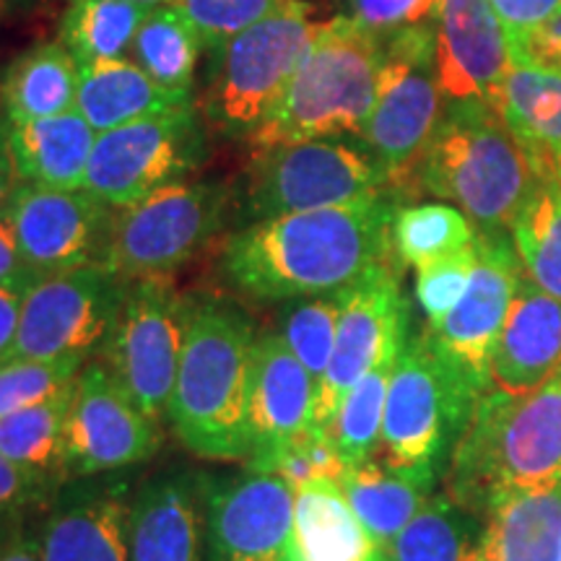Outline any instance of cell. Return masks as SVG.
Masks as SVG:
<instances>
[{"label":"cell","mask_w":561,"mask_h":561,"mask_svg":"<svg viewBox=\"0 0 561 561\" xmlns=\"http://www.w3.org/2000/svg\"><path fill=\"white\" fill-rule=\"evenodd\" d=\"M489 3L500 19L504 37H507L510 60L520 50L528 34L553 11L561 9V0H489Z\"/></svg>","instance_id":"obj_45"},{"label":"cell","mask_w":561,"mask_h":561,"mask_svg":"<svg viewBox=\"0 0 561 561\" xmlns=\"http://www.w3.org/2000/svg\"><path fill=\"white\" fill-rule=\"evenodd\" d=\"M434 68L445 107L500 112L512 66L504 30L489 0H442Z\"/></svg>","instance_id":"obj_20"},{"label":"cell","mask_w":561,"mask_h":561,"mask_svg":"<svg viewBox=\"0 0 561 561\" xmlns=\"http://www.w3.org/2000/svg\"><path fill=\"white\" fill-rule=\"evenodd\" d=\"M375 561H390V559H388V553H385V551L380 549V553H377V559H375Z\"/></svg>","instance_id":"obj_54"},{"label":"cell","mask_w":561,"mask_h":561,"mask_svg":"<svg viewBox=\"0 0 561 561\" xmlns=\"http://www.w3.org/2000/svg\"><path fill=\"white\" fill-rule=\"evenodd\" d=\"M405 341L409 339L392 343L380 359L371 364L367 375H362L359 382L346 392L339 411H335L328 434H331L335 450L341 453L348 468L362 466L380 450L385 403H388L392 371H396L398 356H401Z\"/></svg>","instance_id":"obj_34"},{"label":"cell","mask_w":561,"mask_h":561,"mask_svg":"<svg viewBox=\"0 0 561 561\" xmlns=\"http://www.w3.org/2000/svg\"><path fill=\"white\" fill-rule=\"evenodd\" d=\"M476 227L450 203H411L396 210L392 219V252L398 263L421 265L453 255L476 242Z\"/></svg>","instance_id":"obj_37"},{"label":"cell","mask_w":561,"mask_h":561,"mask_svg":"<svg viewBox=\"0 0 561 561\" xmlns=\"http://www.w3.org/2000/svg\"><path fill=\"white\" fill-rule=\"evenodd\" d=\"M0 561H42V517L0 525Z\"/></svg>","instance_id":"obj_48"},{"label":"cell","mask_w":561,"mask_h":561,"mask_svg":"<svg viewBox=\"0 0 561 561\" xmlns=\"http://www.w3.org/2000/svg\"><path fill=\"white\" fill-rule=\"evenodd\" d=\"M561 483V362L525 396L486 390L447 466V494L483 512L507 491Z\"/></svg>","instance_id":"obj_3"},{"label":"cell","mask_w":561,"mask_h":561,"mask_svg":"<svg viewBox=\"0 0 561 561\" xmlns=\"http://www.w3.org/2000/svg\"><path fill=\"white\" fill-rule=\"evenodd\" d=\"M439 5L442 0H351V19L385 39L413 26H434Z\"/></svg>","instance_id":"obj_44"},{"label":"cell","mask_w":561,"mask_h":561,"mask_svg":"<svg viewBox=\"0 0 561 561\" xmlns=\"http://www.w3.org/2000/svg\"><path fill=\"white\" fill-rule=\"evenodd\" d=\"M294 561H375L371 541L335 481H314L294 491Z\"/></svg>","instance_id":"obj_28"},{"label":"cell","mask_w":561,"mask_h":561,"mask_svg":"<svg viewBox=\"0 0 561 561\" xmlns=\"http://www.w3.org/2000/svg\"><path fill=\"white\" fill-rule=\"evenodd\" d=\"M149 13V5L128 0H70L62 13L60 42L79 66L125 58Z\"/></svg>","instance_id":"obj_35"},{"label":"cell","mask_w":561,"mask_h":561,"mask_svg":"<svg viewBox=\"0 0 561 561\" xmlns=\"http://www.w3.org/2000/svg\"><path fill=\"white\" fill-rule=\"evenodd\" d=\"M21 187V178L16 172V164L11 159V149L9 140H5V123L0 125V214L9 210L13 195L19 193Z\"/></svg>","instance_id":"obj_50"},{"label":"cell","mask_w":561,"mask_h":561,"mask_svg":"<svg viewBox=\"0 0 561 561\" xmlns=\"http://www.w3.org/2000/svg\"><path fill=\"white\" fill-rule=\"evenodd\" d=\"M210 476L167 466L136 486L128 561H206Z\"/></svg>","instance_id":"obj_21"},{"label":"cell","mask_w":561,"mask_h":561,"mask_svg":"<svg viewBox=\"0 0 561 561\" xmlns=\"http://www.w3.org/2000/svg\"><path fill=\"white\" fill-rule=\"evenodd\" d=\"M193 297L172 276L130 280L96 362L151 421H167Z\"/></svg>","instance_id":"obj_10"},{"label":"cell","mask_w":561,"mask_h":561,"mask_svg":"<svg viewBox=\"0 0 561 561\" xmlns=\"http://www.w3.org/2000/svg\"><path fill=\"white\" fill-rule=\"evenodd\" d=\"M476 248L479 261L466 294L445 320L426 325L424 335L442 359L483 396L489 390L491 348L507 320L523 263L510 231H479Z\"/></svg>","instance_id":"obj_14"},{"label":"cell","mask_w":561,"mask_h":561,"mask_svg":"<svg viewBox=\"0 0 561 561\" xmlns=\"http://www.w3.org/2000/svg\"><path fill=\"white\" fill-rule=\"evenodd\" d=\"M76 385V382H73ZM73 388L30 409L0 416V455L55 486L70 481L66 424Z\"/></svg>","instance_id":"obj_32"},{"label":"cell","mask_w":561,"mask_h":561,"mask_svg":"<svg viewBox=\"0 0 561 561\" xmlns=\"http://www.w3.org/2000/svg\"><path fill=\"white\" fill-rule=\"evenodd\" d=\"M541 164L489 107H445L416 170V193L450 201L476 231H510Z\"/></svg>","instance_id":"obj_4"},{"label":"cell","mask_w":561,"mask_h":561,"mask_svg":"<svg viewBox=\"0 0 561 561\" xmlns=\"http://www.w3.org/2000/svg\"><path fill=\"white\" fill-rule=\"evenodd\" d=\"M255 339V325L240 305L221 297H193L167 421L195 458L248 460Z\"/></svg>","instance_id":"obj_2"},{"label":"cell","mask_w":561,"mask_h":561,"mask_svg":"<svg viewBox=\"0 0 561 561\" xmlns=\"http://www.w3.org/2000/svg\"><path fill=\"white\" fill-rule=\"evenodd\" d=\"M538 159L546 161V167H549V172L553 174V178L559 180V185H561V149L553 151L551 157H538Z\"/></svg>","instance_id":"obj_51"},{"label":"cell","mask_w":561,"mask_h":561,"mask_svg":"<svg viewBox=\"0 0 561 561\" xmlns=\"http://www.w3.org/2000/svg\"><path fill=\"white\" fill-rule=\"evenodd\" d=\"M244 468L252 473L276 476L286 481L297 491L301 486H310L314 481H341L346 473V462L341 453L335 450L331 434L320 426L297 434V437H286L271 445L255 447L250 450Z\"/></svg>","instance_id":"obj_38"},{"label":"cell","mask_w":561,"mask_h":561,"mask_svg":"<svg viewBox=\"0 0 561 561\" xmlns=\"http://www.w3.org/2000/svg\"><path fill=\"white\" fill-rule=\"evenodd\" d=\"M187 104H193L191 94L159 87L138 62L117 58L79 66L76 110L96 130V136Z\"/></svg>","instance_id":"obj_26"},{"label":"cell","mask_w":561,"mask_h":561,"mask_svg":"<svg viewBox=\"0 0 561 561\" xmlns=\"http://www.w3.org/2000/svg\"><path fill=\"white\" fill-rule=\"evenodd\" d=\"M284 0H174V9L193 24L203 47L219 50L237 34L271 16Z\"/></svg>","instance_id":"obj_41"},{"label":"cell","mask_w":561,"mask_h":561,"mask_svg":"<svg viewBox=\"0 0 561 561\" xmlns=\"http://www.w3.org/2000/svg\"><path fill=\"white\" fill-rule=\"evenodd\" d=\"M133 496L128 471L62 483L42 515V561H128Z\"/></svg>","instance_id":"obj_19"},{"label":"cell","mask_w":561,"mask_h":561,"mask_svg":"<svg viewBox=\"0 0 561 561\" xmlns=\"http://www.w3.org/2000/svg\"><path fill=\"white\" fill-rule=\"evenodd\" d=\"M58 491L60 486L0 455V525L42 517Z\"/></svg>","instance_id":"obj_43"},{"label":"cell","mask_w":561,"mask_h":561,"mask_svg":"<svg viewBox=\"0 0 561 561\" xmlns=\"http://www.w3.org/2000/svg\"><path fill=\"white\" fill-rule=\"evenodd\" d=\"M128 289L130 280L104 265L39 278L21 297L16 343L9 359H96Z\"/></svg>","instance_id":"obj_12"},{"label":"cell","mask_w":561,"mask_h":561,"mask_svg":"<svg viewBox=\"0 0 561 561\" xmlns=\"http://www.w3.org/2000/svg\"><path fill=\"white\" fill-rule=\"evenodd\" d=\"M201 159L203 130L193 104H187L100 133L81 191L112 208H125L180 182Z\"/></svg>","instance_id":"obj_13"},{"label":"cell","mask_w":561,"mask_h":561,"mask_svg":"<svg viewBox=\"0 0 561 561\" xmlns=\"http://www.w3.org/2000/svg\"><path fill=\"white\" fill-rule=\"evenodd\" d=\"M382 551L390 561H483V517L439 491Z\"/></svg>","instance_id":"obj_30"},{"label":"cell","mask_w":561,"mask_h":561,"mask_svg":"<svg viewBox=\"0 0 561 561\" xmlns=\"http://www.w3.org/2000/svg\"><path fill=\"white\" fill-rule=\"evenodd\" d=\"M479 398L424 333L409 335L385 403L382 460L396 468H434L442 473Z\"/></svg>","instance_id":"obj_8"},{"label":"cell","mask_w":561,"mask_h":561,"mask_svg":"<svg viewBox=\"0 0 561 561\" xmlns=\"http://www.w3.org/2000/svg\"><path fill=\"white\" fill-rule=\"evenodd\" d=\"M30 0H0V19L9 16V13H13L16 9H21V5H26Z\"/></svg>","instance_id":"obj_52"},{"label":"cell","mask_w":561,"mask_h":561,"mask_svg":"<svg viewBox=\"0 0 561 561\" xmlns=\"http://www.w3.org/2000/svg\"><path fill=\"white\" fill-rule=\"evenodd\" d=\"M161 430L100 362L83 364L70 398L66 447L70 479L125 473L159 453Z\"/></svg>","instance_id":"obj_16"},{"label":"cell","mask_w":561,"mask_h":561,"mask_svg":"<svg viewBox=\"0 0 561 561\" xmlns=\"http://www.w3.org/2000/svg\"><path fill=\"white\" fill-rule=\"evenodd\" d=\"M557 561H561V538H559V557H557Z\"/></svg>","instance_id":"obj_55"},{"label":"cell","mask_w":561,"mask_h":561,"mask_svg":"<svg viewBox=\"0 0 561 561\" xmlns=\"http://www.w3.org/2000/svg\"><path fill=\"white\" fill-rule=\"evenodd\" d=\"M382 39L351 16L320 21L276 112L248 138L255 149L312 138L359 136L377 100Z\"/></svg>","instance_id":"obj_5"},{"label":"cell","mask_w":561,"mask_h":561,"mask_svg":"<svg viewBox=\"0 0 561 561\" xmlns=\"http://www.w3.org/2000/svg\"><path fill=\"white\" fill-rule=\"evenodd\" d=\"M21 314V294L0 286V362L9 359L13 343H16Z\"/></svg>","instance_id":"obj_49"},{"label":"cell","mask_w":561,"mask_h":561,"mask_svg":"<svg viewBox=\"0 0 561 561\" xmlns=\"http://www.w3.org/2000/svg\"><path fill=\"white\" fill-rule=\"evenodd\" d=\"M538 164L541 178L512 221L510 237L533 284L561 301V185L543 159Z\"/></svg>","instance_id":"obj_33"},{"label":"cell","mask_w":561,"mask_h":561,"mask_svg":"<svg viewBox=\"0 0 561 561\" xmlns=\"http://www.w3.org/2000/svg\"><path fill=\"white\" fill-rule=\"evenodd\" d=\"M561 362V301L523 271L507 320L489 359V388L525 396L549 380Z\"/></svg>","instance_id":"obj_22"},{"label":"cell","mask_w":561,"mask_h":561,"mask_svg":"<svg viewBox=\"0 0 561 561\" xmlns=\"http://www.w3.org/2000/svg\"><path fill=\"white\" fill-rule=\"evenodd\" d=\"M341 291L322 294V297H301L284 301L276 312V331L280 339L289 343L294 356L305 364L312 380L320 382L331 364L335 331H339Z\"/></svg>","instance_id":"obj_39"},{"label":"cell","mask_w":561,"mask_h":561,"mask_svg":"<svg viewBox=\"0 0 561 561\" xmlns=\"http://www.w3.org/2000/svg\"><path fill=\"white\" fill-rule=\"evenodd\" d=\"M476 261H479V248L473 242L453 255L437 257L416 268V301L426 325H437L455 310L471 284Z\"/></svg>","instance_id":"obj_42"},{"label":"cell","mask_w":561,"mask_h":561,"mask_svg":"<svg viewBox=\"0 0 561 561\" xmlns=\"http://www.w3.org/2000/svg\"><path fill=\"white\" fill-rule=\"evenodd\" d=\"M439 471L434 468H396L385 460H367L346 468L339 486L364 530L380 549L419 515L432 500Z\"/></svg>","instance_id":"obj_24"},{"label":"cell","mask_w":561,"mask_h":561,"mask_svg":"<svg viewBox=\"0 0 561 561\" xmlns=\"http://www.w3.org/2000/svg\"><path fill=\"white\" fill-rule=\"evenodd\" d=\"M390 193L367 146L312 138L255 149L244 172L242 210L250 221L297 210L331 208Z\"/></svg>","instance_id":"obj_9"},{"label":"cell","mask_w":561,"mask_h":561,"mask_svg":"<svg viewBox=\"0 0 561 561\" xmlns=\"http://www.w3.org/2000/svg\"><path fill=\"white\" fill-rule=\"evenodd\" d=\"M500 117L533 157L561 149V70L512 62L502 87Z\"/></svg>","instance_id":"obj_31"},{"label":"cell","mask_w":561,"mask_h":561,"mask_svg":"<svg viewBox=\"0 0 561 561\" xmlns=\"http://www.w3.org/2000/svg\"><path fill=\"white\" fill-rule=\"evenodd\" d=\"M512 62H536V66L561 70V9L541 21L512 55Z\"/></svg>","instance_id":"obj_47"},{"label":"cell","mask_w":561,"mask_h":561,"mask_svg":"<svg viewBox=\"0 0 561 561\" xmlns=\"http://www.w3.org/2000/svg\"><path fill=\"white\" fill-rule=\"evenodd\" d=\"M396 210L398 195L380 193L250 221L224 240L219 271L242 297L261 305L339 294L398 261L392 252Z\"/></svg>","instance_id":"obj_1"},{"label":"cell","mask_w":561,"mask_h":561,"mask_svg":"<svg viewBox=\"0 0 561 561\" xmlns=\"http://www.w3.org/2000/svg\"><path fill=\"white\" fill-rule=\"evenodd\" d=\"M5 140L21 182L53 191H81L96 130L73 110L45 121L5 123Z\"/></svg>","instance_id":"obj_25"},{"label":"cell","mask_w":561,"mask_h":561,"mask_svg":"<svg viewBox=\"0 0 561 561\" xmlns=\"http://www.w3.org/2000/svg\"><path fill=\"white\" fill-rule=\"evenodd\" d=\"M83 369L79 359H3L0 362V416L60 396L73 388Z\"/></svg>","instance_id":"obj_40"},{"label":"cell","mask_w":561,"mask_h":561,"mask_svg":"<svg viewBox=\"0 0 561 561\" xmlns=\"http://www.w3.org/2000/svg\"><path fill=\"white\" fill-rule=\"evenodd\" d=\"M128 3H140V5H149V9H157V5H172L174 0H128Z\"/></svg>","instance_id":"obj_53"},{"label":"cell","mask_w":561,"mask_h":561,"mask_svg":"<svg viewBox=\"0 0 561 561\" xmlns=\"http://www.w3.org/2000/svg\"><path fill=\"white\" fill-rule=\"evenodd\" d=\"M21 252L42 276L104 265L117 208L87 191H53L21 182L9 206Z\"/></svg>","instance_id":"obj_17"},{"label":"cell","mask_w":561,"mask_h":561,"mask_svg":"<svg viewBox=\"0 0 561 561\" xmlns=\"http://www.w3.org/2000/svg\"><path fill=\"white\" fill-rule=\"evenodd\" d=\"M401 263L390 261L341 291L339 331L318 390L314 426L331 430L346 392L392 343L409 339L411 307L401 286Z\"/></svg>","instance_id":"obj_15"},{"label":"cell","mask_w":561,"mask_h":561,"mask_svg":"<svg viewBox=\"0 0 561 561\" xmlns=\"http://www.w3.org/2000/svg\"><path fill=\"white\" fill-rule=\"evenodd\" d=\"M437 24L413 26L382 39L377 100L362 140L377 159L390 193H416V170L445 115L434 68Z\"/></svg>","instance_id":"obj_7"},{"label":"cell","mask_w":561,"mask_h":561,"mask_svg":"<svg viewBox=\"0 0 561 561\" xmlns=\"http://www.w3.org/2000/svg\"><path fill=\"white\" fill-rule=\"evenodd\" d=\"M203 42L174 5H157L133 39V60L159 87L191 94Z\"/></svg>","instance_id":"obj_36"},{"label":"cell","mask_w":561,"mask_h":561,"mask_svg":"<svg viewBox=\"0 0 561 561\" xmlns=\"http://www.w3.org/2000/svg\"><path fill=\"white\" fill-rule=\"evenodd\" d=\"M79 100V60L62 42H45L19 55L0 83L5 123L21 125L66 115Z\"/></svg>","instance_id":"obj_29"},{"label":"cell","mask_w":561,"mask_h":561,"mask_svg":"<svg viewBox=\"0 0 561 561\" xmlns=\"http://www.w3.org/2000/svg\"><path fill=\"white\" fill-rule=\"evenodd\" d=\"M294 489L276 476H210L206 561H294Z\"/></svg>","instance_id":"obj_18"},{"label":"cell","mask_w":561,"mask_h":561,"mask_svg":"<svg viewBox=\"0 0 561 561\" xmlns=\"http://www.w3.org/2000/svg\"><path fill=\"white\" fill-rule=\"evenodd\" d=\"M39 278L45 276L26 263L24 252H21L16 229H13L11 214L3 210V214H0V286H5V289L24 297Z\"/></svg>","instance_id":"obj_46"},{"label":"cell","mask_w":561,"mask_h":561,"mask_svg":"<svg viewBox=\"0 0 561 561\" xmlns=\"http://www.w3.org/2000/svg\"><path fill=\"white\" fill-rule=\"evenodd\" d=\"M231 206L221 182H172L117 208L104 268L125 280L174 276L219 234Z\"/></svg>","instance_id":"obj_11"},{"label":"cell","mask_w":561,"mask_h":561,"mask_svg":"<svg viewBox=\"0 0 561 561\" xmlns=\"http://www.w3.org/2000/svg\"><path fill=\"white\" fill-rule=\"evenodd\" d=\"M318 382L273 328L257 333L252 348L250 434L252 447L297 437L314 426Z\"/></svg>","instance_id":"obj_23"},{"label":"cell","mask_w":561,"mask_h":561,"mask_svg":"<svg viewBox=\"0 0 561 561\" xmlns=\"http://www.w3.org/2000/svg\"><path fill=\"white\" fill-rule=\"evenodd\" d=\"M561 483L507 491L483 512V561H557Z\"/></svg>","instance_id":"obj_27"},{"label":"cell","mask_w":561,"mask_h":561,"mask_svg":"<svg viewBox=\"0 0 561 561\" xmlns=\"http://www.w3.org/2000/svg\"><path fill=\"white\" fill-rule=\"evenodd\" d=\"M318 30L310 3L284 0L271 16L214 50L201 102L206 121L221 136L250 138L284 100Z\"/></svg>","instance_id":"obj_6"}]
</instances>
